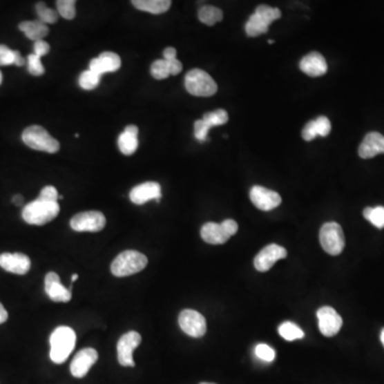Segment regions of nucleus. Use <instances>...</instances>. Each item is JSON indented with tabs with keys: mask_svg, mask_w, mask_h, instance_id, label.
I'll list each match as a JSON object with an SVG mask.
<instances>
[{
	"mask_svg": "<svg viewBox=\"0 0 384 384\" xmlns=\"http://www.w3.org/2000/svg\"><path fill=\"white\" fill-rule=\"evenodd\" d=\"M50 356L54 363L62 364L73 352L76 345V333L68 327H58L50 335Z\"/></svg>",
	"mask_w": 384,
	"mask_h": 384,
	"instance_id": "f257e3e1",
	"label": "nucleus"
},
{
	"mask_svg": "<svg viewBox=\"0 0 384 384\" xmlns=\"http://www.w3.org/2000/svg\"><path fill=\"white\" fill-rule=\"evenodd\" d=\"M60 213L58 202L44 201L37 199L23 207V219L32 225H44L54 220Z\"/></svg>",
	"mask_w": 384,
	"mask_h": 384,
	"instance_id": "f03ea898",
	"label": "nucleus"
},
{
	"mask_svg": "<svg viewBox=\"0 0 384 384\" xmlns=\"http://www.w3.org/2000/svg\"><path fill=\"white\" fill-rule=\"evenodd\" d=\"M148 265V258L138 251H124L111 264V272L117 278H124L138 273Z\"/></svg>",
	"mask_w": 384,
	"mask_h": 384,
	"instance_id": "7ed1b4c3",
	"label": "nucleus"
},
{
	"mask_svg": "<svg viewBox=\"0 0 384 384\" xmlns=\"http://www.w3.org/2000/svg\"><path fill=\"white\" fill-rule=\"evenodd\" d=\"M21 139L23 143L32 150L50 153V154H54L60 150L59 141L52 138L44 127L39 125L27 127L21 135Z\"/></svg>",
	"mask_w": 384,
	"mask_h": 384,
	"instance_id": "20e7f679",
	"label": "nucleus"
},
{
	"mask_svg": "<svg viewBox=\"0 0 384 384\" xmlns=\"http://www.w3.org/2000/svg\"><path fill=\"white\" fill-rule=\"evenodd\" d=\"M282 13L278 8L260 5L256 8V12L251 15L246 23V32L251 38L258 37L268 32L270 23L281 17Z\"/></svg>",
	"mask_w": 384,
	"mask_h": 384,
	"instance_id": "39448f33",
	"label": "nucleus"
},
{
	"mask_svg": "<svg viewBox=\"0 0 384 384\" xmlns=\"http://www.w3.org/2000/svg\"><path fill=\"white\" fill-rule=\"evenodd\" d=\"M185 87L191 95L199 96V97H209L215 95L218 90V86L211 76L205 70L199 68L188 72L187 75L185 76Z\"/></svg>",
	"mask_w": 384,
	"mask_h": 384,
	"instance_id": "423d86ee",
	"label": "nucleus"
},
{
	"mask_svg": "<svg viewBox=\"0 0 384 384\" xmlns=\"http://www.w3.org/2000/svg\"><path fill=\"white\" fill-rule=\"evenodd\" d=\"M319 240L323 250L330 256H340L344 250V232L338 223H325L319 233Z\"/></svg>",
	"mask_w": 384,
	"mask_h": 384,
	"instance_id": "0eeeda50",
	"label": "nucleus"
},
{
	"mask_svg": "<svg viewBox=\"0 0 384 384\" xmlns=\"http://www.w3.org/2000/svg\"><path fill=\"white\" fill-rule=\"evenodd\" d=\"M70 224L76 232H99L105 227L106 218L101 211H84L74 215Z\"/></svg>",
	"mask_w": 384,
	"mask_h": 384,
	"instance_id": "6e6552de",
	"label": "nucleus"
},
{
	"mask_svg": "<svg viewBox=\"0 0 384 384\" xmlns=\"http://www.w3.org/2000/svg\"><path fill=\"white\" fill-rule=\"evenodd\" d=\"M182 330L191 338H200L207 333V319L199 311L184 309L178 317Z\"/></svg>",
	"mask_w": 384,
	"mask_h": 384,
	"instance_id": "1a4fd4ad",
	"label": "nucleus"
},
{
	"mask_svg": "<svg viewBox=\"0 0 384 384\" xmlns=\"http://www.w3.org/2000/svg\"><path fill=\"white\" fill-rule=\"evenodd\" d=\"M141 335L136 331H131L123 335L117 342V360L122 366H129L134 367V358H133V352L140 345Z\"/></svg>",
	"mask_w": 384,
	"mask_h": 384,
	"instance_id": "9d476101",
	"label": "nucleus"
},
{
	"mask_svg": "<svg viewBox=\"0 0 384 384\" xmlns=\"http://www.w3.org/2000/svg\"><path fill=\"white\" fill-rule=\"evenodd\" d=\"M317 318H318L319 330L327 338H332L342 329V317L333 307H320L317 311Z\"/></svg>",
	"mask_w": 384,
	"mask_h": 384,
	"instance_id": "9b49d317",
	"label": "nucleus"
},
{
	"mask_svg": "<svg viewBox=\"0 0 384 384\" xmlns=\"http://www.w3.org/2000/svg\"><path fill=\"white\" fill-rule=\"evenodd\" d=\"M287 256V251L277 244H270L260 251L254 258V267L260 272H266L278 262Z\"/></svg>",
	"mask_w": 384,
	"mask_h": 384,
	"instance_id": "f8f14e48",
	"label": "nucleus"
},
{
	"mask_svg": "<svg viewBox=\"0 0 384 384\" xmlns=\"http://www.w3.org/2000/svg\"><path fill=\"white\" fill-rule=\"evenodd\" d=\"M252 203L260 211H269L277 209L282 203L279 193L262 186H254L250 191Z\"/></svg>",
	"mask_w": 384,
	"mask_h": 384,
	"instance_id": "ddd939ff",
	"label": "nucleus"
},
{
	"mask_svg": "<svg viewBox=\"0 0 384 384\" xmlns=\"http://www.w3.org/2000/svg\"><path fill=\"white\" fill-rule=\"evenodd\" d=\"M99 358L97 352L93 348L80 350L70 363V373L74 377L84 378L89 373L90 368Z\"/></svg>",
	"mask_w": 384,
	"mask_h": 384,
	"instance_id": "4468645a",
	"label": "nucleus"
},
{
	"mask_svg": "<svg viewBox=\"0 0 384 384\" xmlns=\"http://www.w3.org/2000/svg\"><path fill=\"white\" fill-rule=\"evenodd\" d=\"M162 197V187L160 184L155 183V182L140 184L131 190L129 193L131 201L137 205H142L151 200H156V202H160Z\"/></svg>",
	"mask_w": 384,
	"mask_h": 384,
	"instance_id": "2eb2a0df",
	"label": "nucleus"
},
{
	"mask_svg": "<svg viewBox=\"0 0 384 384\" xmlns=\"http://www.w3.org/2000/svg\"><path fill=\"white\" fill-rule=\"evenodd\" d=\"M45 291L54 303H66L72 299L70 289L64 287L56 272H48L45 277Z\"/></svg>",
	"mask_w": 384,
	"mask_h": 384,
	"instance_id": "dca6fc26",
	"label": "nucleus"
},
{
	"mask_svg": "<svg viewBox=\"0 0 384 384\" xmlns=\"http://www.w3.org/2000/svg\"><path fill=\"white\" fill-rule=\"evenodd\" d=\"M0 267L12 273L26 274L30 270V258L23 253H3L0 256Z\"/></svg>",
	"mask_w": 384,
	"mask_h": 384,
	"instance_id": "f3484780",
	"label": "nucleus"
},
{
	"mask_svg": "<svg viewBox=\"0 0 384 384\" xmlns=\"http://www.w3.org/2000/svg\"><path fill=\"white\" fill-rule=\"evenodd\" d=\"M121 68V58L115 52H105L99 55V58L92 59L90 70L97 75L105 73H113Z\"/></svg>",
	"mask_w": 384,
	"mask_h": 384,
	"instance_id": "a211bd4d",
	"label": "nucleus"
},
{
	"mask_svg": "<svg viewBox=\"0 0 384 384\" xmlns=\"http://www.w3.org/2000/svg\"><path fill=\"white\" fill-rule=\"evenodd\" d=\"M379 154H384V136L378 131L368 133L358 148L360 157L369 160Z\"/></svg>",
	"mask_w": 384,
	"mask_h": 384,
	"instance_id": "6ab92c4d",
	"label": "nucleus"
},
{
	"mask_svg": "<svg viewBox=\"0 0 384 384\" xmlns=\"http://www.w3.org/2000/svg\"><path fill=\"white\" fill-rule=\"evenodd\" d=\"M299 66L303 73L311 77H319V76L325 75L328 70L326 59L316 52H311L303 57V60L300 61Z\"/></svg>",
	"mask_w": 384,
	"mask_h": 384,
	"instance_id": "aec40b11",
	"label": "nucleus"
},
{
	"mask_svg": "<svg viewBox=\"0 0 384 384\" xmlns=\"http://www.w3.org/2000/svg\"><path fill=\"white\" fill-rule=\"evenodd\" d=\"M139 129L136 125H128L117 139L119 151L124 155H133L138 148Z\"/></svg>",
	"mask_w": 384,
	"mask_h": 384,
	"instance_id": "412c9836",
	"label": "nucleus"
},
{
	"mask_svg": "<svg viewBox=\"0 0 384 384\" xmlns=\"http://www.w3.org/2000/svg\"><path fill=\"white\" fill-rule=\"evenodd\" d=\"M201 237L204 242L211 244H222L230 239L222 225L215 222H209L202 227Z\"/></svg>",
	"mask_w": 384,
	"mask_h": 384,
	"instance_id": "4be33fe9",
	"label": "nucleus"
},
{
	"mask_svg": "<svg viewBox=\"0 0 384 384\" xmlns=\"http://www.w3.org/2000/svg\"><path fill=\"white\" fill-rule=\"evenodd\" d=\"M19 30L25 33L27 38L35 41V42L43 40L50 32V29L47 27L46 23H42L41 21H21L19 23Z\"/></svg>",
	"mask_w": 384,
	"mask_h": 384,
	"instance_id": "5701e85b",
	"label": "nucleus"
},
{
	"mask_svg": "<svg viewBox=\"0 0 384 384\" xmlns=\"http://www.w3.org/2000/svg\"><path fill=\"white\" fill-rule=\"evenodd\" d=\"M135 8L152 15H162L171 7L170 0H134L131 1Z\"/></svg>",
	"mask_w": 384,
	"mask_h": 384,
	"instance_id": "b1692460",
	"label": "nucleus"
},
{
	"mask_svg": "<svg viewBox=\"0 0 384 384\" xmlns=\"http://www.w3.org/2000/svg\"><path fill=\"white\" fill-rule=\"evenodd\" d=\"M199 19L207 26H213L218 21H222L223 13L219 8L213 6H204L199 10Z\"/></svg>",
	"mask_w": 384,
	"mask_h": 384,
	"instance_id": "393cba45",
	"label": "nucleus"
},
{
	"mask_svg": "<svg viewBox=\"0 0 384 384\" xmlns=\"http://www.w3.org/2000/svg\"><path fill=\"white\" fill-rule=\"evenodd\" d=\"M279 333L284 340H289V342L300 340L305 336V332L291 321H285V323H282L281 326L279 327Z\"/></svg>",
	"mask_w": 384,
	"mask_h": 384,
	"instance_id": "a878e982",
	"label": "nucleus"
},
{
	"mask_svg": "<svg viewBox=\"0 0 384 384\" xmlns=\"http://www.w3.org/2000/svg\"><path fill=\"white\" fill-rule=\"evenodd\" d=\"M364 217L378 229L384 227V207H367L364 209Z\"/></svg>",
	"mask_w": 384,
	"mask_h": 384,
	"instance_id": "bb28decb",
	"label": "nucleus"
},
{
	"mask_svg": "<svg viewBox=\"0 0 384 384\" xmlns=\"http://www.w3.org/2000/svg\"><path fill=\"white\" fill-rule=\"evenodd\" d=\"M202 119H203L204 122L207 123L209 128H211V127L224 125L229 121V115L223 109H218V111L205 113Z\"/></svg>",
	"mask_w": 384,
	"mask_h": 384,
	"instance_id": "cd10ccee",
	"label": "nucleus"
},
{
	"mask_svg": "<svg viewBox=\"0 0 384 384\" xmlns=\"http://www.w3.org/2000/svg\"><path fill=\"white\" fill-rule=\"evenodd\" d=\"M151 74L155 79H166L171 75V68H170L169 61L164 59L156 60L151 66Z\"/></svg>",
	"mask_w": 384,
	"mask_h": 384,
	"instance_id": "c85d7f7f",
	"label": "nucleus"
},
{
	"mask_svg": "<svg viewBox=\"0 0 384 384\" xmlns=\"http://www.w3.org/2000/svg\"><path fill=\"white\" fill-rule=\"evenodd\" d=\"M35 11L38 13L39 19L44 23H55L58 21V12L46 7L44 3H38L35 6Z\"/></svg>",
	"mask_w": 384,
	"mask_h": 384,
	"instance_id": "c756f323",
	"label": "nucleus"
},
{
	"mask_svg": "<svg viewBox=\"0 0 384 384\" xmlns=\"http://www.w3.org/2000/svg\"><path fill=\"white\" fill-rule=\"evenodd\" d=\"M101 76L92 72L91 70H85L79 77V86L84 90H93L99 85Z\"/></svg>",
	"mask_w": 384,
	"mask_h": 384,
	"instance_id": "7c9ffc66",
	"label": "nucleus"
},
{
	"mask_svg": "<svg viewBox=\"0 0 384 384\" xmlns=\"http://www.w3.org/2000/svg\"><path fill=\"white\" fill-rule=\"evenodd\" d=\"M75 3L74 0H59L56 3L58 15L66 19H73L76 17Z\"/></svg>",
	"mask_w": 384,
	"mask_h": 384,
	"instance_id": "2f4dec72",
	"label": "nucleus"
},
{
	"mask_svg": "<svg viewBox=\"0 0 384 384\" xmlns=\"http://www.w3.org/2000/svg\"><path fill=\"white\" fill-rule=\"evenodd\" d=\"M28 70L29 73L33 76H42L44 74L45 68L41 61L40 57L35 56V54L28 56Z\"/></svg>",
	"mask_w": 384,
	"mask_h": 384,
	"instance_id": "473e14b6",
	"label": "nucleus"
},
{
	"mask_svg": "<svg viewBox=\"0 0 384 384\" xmlns=\"http://www.w3.org/2000/svg\"><path fill=\"white\" fill-rule=\"evenodd\" d=\"M256 354L258 358L265 362H272L276 358V352L266 344H260L256 347Z\"/></svg>",
	"mask_w": 384,
	"mask_h": 384,
	"instance_id": "72a5a7b5",
	"label": "nucleus"
},
{
	"mask_svg": "<svg viewBox=\"0 0 384 384\" xmlns=\"http://www.w3.org/2000/svg\"><path fill=\"white\" fill-rule=\"evenodd\" d=\"M17 50H10L6 45H0V66L15 64Z\"/></svg>",
	"mask_w": 384,
	"mask_h": 384,
	"instance_id": "f704fd0d",
	"label": "nucleus"
},
{
	"mask_svg": "<svg viewBox=\"0 0 384 384\" xmlns=\"http://www.w3.org/2000/svg\"><path fill=\"white\" fill-rule=\"evenodd\" d=\"M209 127L203 119H198L195 123V137L200 142H205L207 140V135H209Z\"/></svg>",
	"mask_w": 384,
	"mask_h": 384,
	"instance_id": "c9c22d12",
	"label": "nucleus"
},
{
	"mask_svg": "<svg viewBox=\"0 0 384 384\" xmlns=\"http://www.w3.org/2000/svg\"><path fill=\"white\" fill-rule=\"evenodd\" d=\"M317 127V134L320 137H327L330 134L331 122L327 117H319L315 119Z\"/></svg>",
	"mask_w": 384,
	"mask_h": 384,
	"instance_id": "e433bc0d",
	"label": "nucleus"
},
{
	"mask_svg": "<svg viewBox=\"0 0 384 384\" xmlns=\"http://www.w3.org/2000/svg\"><path fill=\"white\" fill-rule=\"evenodd\" d=\"M39 199L44 200V201L58 202V191L54 186H46L41 191Z\"/></svg>",
	"mask_w": 384,
	"mask_h": 384,
	"instance_id": "4c0bfd02",
	"label": "nucleus"
},
{
	"mask_svg": "<svg viewBox=\"0 0 384 384\" xmlns=\"http://www.w3.org/2000/svg\"><path fill=\"white\" fill-rule=\"evenodd\" d=\"M317 136H318V134H317L316 122H315V119L314 121H309L305 125V128L303 129V138L305 141H311L314 140Z\"/></svg>",
	"mask_w": 384,
	"mask_h": 384,
	"instance_id": "58836bf2",
	"label": "nucleus"
},
{
	"mask_svg": "<svg viewBox=\"0 0 384 384\" xmlns=\"http://www.w3.org/2000/svg\"><path fill=\"white\" fill-rule=\"evenodd\" d=\"M33 50H35V56L43 57L48 54L50 50V46L48 43L45 42L44 40L37 41L33 45Z\"/></svg>",
	"mask_w": 384,
	"mask_h": 384,
	"instance_id": "ea45409f",
	"label": "nucleus"
},
{
	"mask_svg": "<svg viewBox=\"0 0 384 384\" xmlns=\"http://www.w3.org/2000/svg\"><path fill=\"white\" fill-rule=\"evenodd\" d=\"M221 225H222L225 232L230 237L236 234L237 231H238V224H237L236 221L232 220V219H227V220L223 221Z\"/></svg>",
	"mask_w": 384,
	"mask_h": 384,
	"instance_id": "a19ab883",
	"label": "nucleus"
},
{
	"mask_svg": "<svg viewBox=\"0 0 384 384\" xmlns=\"http://www.w3.org/2000/svg\"><path fill=\"white\" fill-rule=\"evenodd\" d=\"M170 68H171V75L175 76L181 73L182 70H183V64L177 59H174L169 61Z\"/></svg>",
	"mask_w": 384,
	"mask_h": 384,
	"instance_id": "79ce46f5",
	"label": "nucleus"
},
{
	"mask_svg": "<svg viewBox=\"0 0 384 384\" xmlns=\"http://www.w3.org/2000/svg\"><path fill=\"white\" fill-rule=\"evenodd\" d=\"M164 59L166 61H171L176 59V50L173 47H166V50H164Z\"/></svg>",
	"mask_w": 384,
	"mask_h": 384,
	"instance_id": "37998d69",
	"label": "nucleus"
},
{
	"mask_svg": "<svg viewBox=\"0 0 384 384\" xmlns=\"http://www.w3.org/2000/svg\"><path fill=\"white\" fill-rule=\"evenodd\" d=\"M8 317H9V315H8L7 309L0 303V325L7 321Z\"/></svg>",
	"mask_w": 384,
	"mask_h": 384,
	"instance_id": "c03bdc74",
	"label": "nucleus"
},
{
	"mask_svg": "<svg viewBox=\"0 0 384 384\" xmlns=\"http://www.w3.org/2000/svg\"><path fill=\"white\" fill-rule=\"evenodd\" d=\"M25 64V60H23V57L21 56L19 52L17 50V57H15V66H23Z\"/></svg>",
	"mask_w": 384,
	"mask_h": 384,
	"instance_id": "a18cd8bd",
	"label": "nucleus"
},
{
	"mask_svg": "<svg viewBox=\"0 0 384 384\" xmlns=\"http://www.w3.org/2000/svg\"><path fill=\"white\" fill-rule=\"evenodd\" d=\"M23 198L21 197V195H17L15 197H13V203L17 207H21V204H23Z\"/></svg>",
	"mask_w": 384,
	"mask_h": 384,
	"instance_id": "49530a36",
	"label": "nucleus"
},
{
	"mask_svg": "<svg viewBox=\"0 0 384 384\" xmlns=\"http://www.w3.org/2000/svg\"><path fill=\"white\" fill-rule=\"evenodd\" d=\"M380 340H381L382 345L384 347V328L382 329L381 335H380Z\"/></svg>",
	"mask_w": 384,
	"mask_h": 384,
	"instance_id": "de8ad7c7",
	"label": "nucleus"
},
{
	"mask_svg": "<svg viewBox=\"0 0 384 384\" xmlns=\"http://www.w3.org/2000/svg\"><path fill=\"white\" fill-rule=\"evenodd\" d=\"M78 279V274H73V277H72V283H74V282L77 281Z\"/></svg>",
	"mask_w": 384,
	"mask_h": 384,
	"instance_id": "09e8293b",
	"label": "nucleus"
},
{
	"mask_svg": "<svg viewBox=\"0 0 384 384\" xmlns=\"http://www.w3.org/2000/svg\"><path fill=\"white\" fill-rule=\"evenodd\" d=\"M1 82H3V74L0 72V85H1Z\"/></svg>",
	"mask_w": 384,
	"mask_h": 384,
	"instance_id": "8fccbe9b",
	"label": "nucleus"
},
{
	"mask_svg": "<svg viewBox=\"0 0 384 384\" xmlns=\"http://www.w3.org/2000/svg\"><path fill=\"white\" fill-rule=\"evenodd\" d=\"M268 43H269V44H273L274 41L272 40H268Z\"/></svg>",
	"mask_w": 384,
	"mask_h": 384,
	"instance_id": "3c124183",
	"label": "nucleus"
},
{
	"mask_svg": "<svg viewBox=\"0 0 384 384\" xmlns=\"http://www.w3.org/2000/svg\"><path fill=\"white\" fill-rule=\"evenodd\" d=\"M200 384H215V383H209V382H202V383Z\"/></svg>",
	"mask_w": 384,
	"mask_h": 384,
	"instance_id": "603ef678",
	"label": "nucleus"
}]
</instances>
